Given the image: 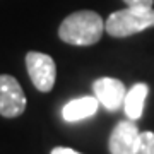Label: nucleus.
I'll use <instances>...</instances> for the list:
<instances>
[{"label":"nucleus","instance_id":"nucleus-7","mask_svg":"<svg viewBox=\"0 0 154 154\" xmlns=\"http://www.w3.org/2000/svg\"><path fill=\"white\" fill-rule=\"evenodd\" d=\"M101 105L96 96H82V98H75L69 101L63 110H62V116L65 122H81L84 118L93 116L98 111V106Z\"/></svg>","mask_w":154,"mask_h":154},{"label":"nucleus","instance_id":"nucleus-5","mask_svg":"<svg viewBox=\"0 0 154 154\" xmlns=\"http://www.w3.org/2000/svg\"><path fill=\"white\" fill-rule=\"evenodd\" d=\"M93 89H94V96L98 98V101L106 110L116 111L123 106L127 91L122 81L113 79V77H101L98 81H94Z\"/></svg>","mask_w":154,"mask_h":154},{"label":"nucleus","instance_id":"nucleus-3","mask_svg":"<svg viewBox=\"0 0 154 154\" xmlns=\"http://www.w3.org/2000/svg\"><path fill=\"white\" fill-rule=\"evenodd\" d=\"M26 67L33 81L34 88L41 93H50L55 86L57 65L53 58L41 51H28L26 53Z\"/></svg>","mask_w":154,"mask_h":154},{"label":"nucleus","instance_id":"nucleus-11","mask_svg":"<svg viewBox=\"0 0 154 154\" xmlns=\"http://www.w3.org/2000/svg\"><path fill=\"white\" fill-rule=\"evenodd\" d=\"M50 154H81V152H77V151H74L70 147H55V149H51Z\"/></svg>","mask_w":154,"mask_h":154},{"label":"nucleus","instance_id":"nucleus-4","mask_svg":"<svg viewBox=\"0 0 154 154\" xmlns=\"http://www.w3.org/2000/svg\"><path fill=\"white\" fill-rule=\"evenodd\" d=\"M26 110V94L16 77L0 75V115L5 118H16Z\"/></svg>","mask_w":154,"mask_h":154},{"label":"nucleus","instance_id":"nucleus-2","mask_svg":"<svg viewBox=\"0 0 154 154\" xmlns=\"http://www.w3.org/2000/svg\"><path fill=\"white\" fill-rule=\"evenodd\" d=\"M154 26V9L152 7L127 5L122 11L110 14L105 22V31L113 38H128L132 34Z\"/></svg>","mask_w":154,"mask_h":154},{"label":"nucleus","instance_id":"nucleus-10","mask_svg":"<svg viewBox=\"0 0 154 154\" xmlns=\"http://www.w3.org/2000/svg\"><path fill=\"white\" fill-rule=\"evenodd\" d=\"M125 5H130V7H135V5H144V7H152V2L154 0H123Z\"/></svg>","mask_w":154,"mask_h":154},{"label":"nucleus","instance_id":"nucleus-8","mask_svg":"<svg viewBox=\"0 0 154 154\" xmlns=\"http://www.w3.org/2000/svg\"><path fill=\"white\" fill-rule=\"evenodd\" d=\"M147 94H149V88L147 84L144 82L134 84L132 88L127 91L125 101H123V110H125V115L128 116V120H139L142 116Z\"/></svg>","mask_w":154,"mask_h":154},{"label":"nucleus","instance_id":"nucleus-1","mask_svg":"<svg viewBox=\"0 0 154 154\" xmlns=\"http://www.w3.org/2000/svg\"><path fill=\"white\" fill-rule=\"evenodd\" d=\"M105 31V22L98 12L77 11L67 16L58 28L62 41L75 46H91L98 43Z\"/></svg>","mask_w":154,"mask_h":154},{"label":"nucleus","instance_id":"nucleus-9","mask_svg":"<svg viewBox=\"0 0 154 154\" xmlns=\"http://www.w3.org/2000/svg\"><path fill=\"white\" fill-rule=\"evenodd\" d=\"M134 154H154V132L139 134L137 149Z\"/></svg>","mask_w":154,"mask_h":154},{"label":"nucleus","instance_id":"nucleus-6","mask_svg":"<svg viewBox=\"0 0 154 154\" xmlns=\"http://www.w3.org/2000/svg\"><path fill=\"white\" fill-rule=\"evenodd\" d=\"M139 128L134 120L118 122L110 135V152L111 154H134L139 142Z\"/></svg>","mask_w":154,"mask_h":154}]
</instances>
